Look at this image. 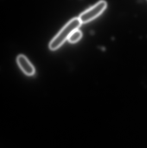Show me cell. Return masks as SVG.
Here are the masks:
<instances>
[{
  "label": "cell",
  "mask_w": 147,
  "mask_h": 148,
  "mask_svg": "<svg viewBox=\"0 0 147 148\" xmlns=\"http://www.w3.org/2000/svg\"><path fill=\"white\" fill-rule=\"evenodd\" d=\"M82 23L79 18H73L70 21L51 41L49 48L51 50H56L60 47L66 40H68L72 33L78 29Z\"/></svg>",
  "instance_id": "cell-1"
},
{
  "label": "cell",
  "mask_w": 147,
  "mask_h": 148,
  "mask_svg": "<svg viewBox=\"0 0 147 148\" xmlns=\"http://www.w3.org/2000/svg\"><path fill=\"white\" fill-rule=\"evenodd\" d=\"M107 6V3L105 1H100L93 7L83 12L79 18L82 23L89 22L99 16L104 11Z\"/></svg>",
  "instance_id": "cell-2"
},
{
  "label": "cell",
  "mask_w": 147,
  "mask_h": 148,
  "mask_svg": "<svg viewBox=\"0 0 147 148\" xmlns=\"http://www.w3.org/2000/svg\"><path fill=\"white\" fill-rule=\"evenodd\" d=\"M17 62L20 68L26 75L32 76L35 73L34 67L23 55H20L17 57Z\"/></svg>",
  "instance_id": "cell-3"
},
{
  "label": "cell",
  "mask_w": 147,
  "mask_h": 148,
  "mask_svg": "<svg viewBox=\"0 0 147 148\" xmlns=\"http://www.w3.org/2000/svg\"><path fill=\"white\" fill-rule=\"evenodd\" d=\"M82 37V33L78 29L73 31L69 36L68 40L71 43H75L78 42Z\"/></svg>",
  "instance_id": "cell-4"
}]
</instances>
